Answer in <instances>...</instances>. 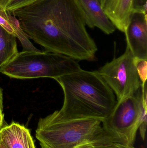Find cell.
Segmentation results:
<instances>
[{
  "label": "cell",
  "mask_w": 147,
  "mask_h": 148,
  "mask_svg": "<svg viewBox=\"0 0 147 148\" xmlns=\"http://www.w3.org/2000/svg\"><path fill=\"white\" fill-rule=\"evenodd\" d=\"M15 15L27 37L46 51L77 61L95 59L97 47L78 0H40L18 9Z\"/></svg>",
  "instance_id": "1"
},
{
  "label": "cell",
  "mask_w": 147,
  "mask_h": 148,
  "mask_svg": "<svg viewBox=\"0 0 147 148\" xmlns=\"http://www.w3.org/2000/svg\"><path fill=\"white\" fill-rule=\"evenodd\" d=\"M62 88L63 106L57 114L65 118L103 121L116 103L115 96L98 71H80L54 79Z\"/></svg>",
  "instance_id": "2"
},
{
  "label": "cell",
  "mask_w": 147,
  "mask_h": 148,
  "mask_svg": "<svg viewBox=\"0 0 147 148\" xmlns=\"http://www.w3.org/2000/svg\"><path fill=\"white\" fill-rule=\"evenodd\" d=\"M103 121L65 118L56 111L39 120L35 136L41 148H94L114 143L127 144L109 132Z\"/></svg>",
  "instance_id": "3"
},
{
  "label": "cell",
  "mask_w": 147,
  "mask_h": 148,
  "mask_svg": "<svg viewBox=\"0 0 147 148\" xmlns=\"http://www.w3.org/2000/svg\"><path fill=\"white\" fill-rule=\"evenodd\" d=\"M76 60L64 55L40 51H22L0 68V73L11 78L55 79L81 70Z\"/></svg>",
  "instance_id": "4"
},
{
  "label": "cell",
  "mask_w": 147,
  "mask_h": 148,
  "mask_svg": "<svg viewBox=\"0 0 147 148\" xmlns=\"http://www.w3.org/2000/svg\"><path fill=\"white\" fill-rule=\"evenodd\" d=\"M109 132L120 137L127 144L133 146L140 130L143 141L147 129V86L135 94L117 101L111 113L102 122Z\"/></svg>",
  "instance_id": "5"
},
{
  "label": "cell",
  "mask_w": 147,
  "mask_h": 148,
  "mask_svg": "<svg viewBox=\"0 0 147 148\" xmlns=\"http://www.w3.org/2000/svg\"><path fill=\"white\" fill-rule=\"evenodd\" d=\"M120 101L136 93L142 86L135 57L129 47L121 56L98 71Z\"/></svg>",
  "instance_id": "6"
},
{
  "label": "cell",
  "mask_w": 147,
  "mask_h": 148,
  "mask_svg": "<svg viewBox=\"0 0 147 148\" xmlns=\"http://www.w3.org/2000/svg\"><path fill=\"white\" fill-rule=\"evenodd\" d=\"M147 13L133 10L124 33L127 46L134 57L147 60Z\"/></svg>",
  "instance_id": "7"
},
{
  "label": "cell",
  "mask_w": 147,
  "mask_h": 148,
  "mask_svg": "<svg viewBox=\"0 0 147 148\" xmlns=\"http://www.w3.org/2000/svg\"><path fill=\"white\" fill-rule=\"evenodd\" d=\"M84 13L86 25L97 27L106 34H113L115 27L110 21L98 0H78Z\"/></svg>",
  "instance_id": "8"
},
{
  "label": "cell",
  "mask_w": 147,
  "mask_h": 148,
  "mask_svg": "<svg viewBox=\"0 0 147 148\" xmlns=\"http://www.w3.org/2000/svg\"><path fill=\"white\" fill-rule=\"evenodd\" d=\"M0 141L6 148H35L29 130L14 122L0 129Z\"/></svg>",
  "instance_id": "9"
},
{
  "label": "cell",
  "mask_w": 147,
  "mask_h": 148,
  "mask_svg": "<svg viewBox=\"0 0 147 148\" xmlns=\"http://www.w3.org/2000/svg\"><path fill=\"white\" fill-rule=\"evenodd\" d=\"M133 0H107L103 9L116 28L124 33L133 10Z\"/></svg>",
  "instance_id": "10"
},
{
  "label": "cell",
  "mask_w": 147,
  "mask_h": 148,
  "mask_svg": "<svg viewBox=\"0 0 147 148\" xmlns=\"http://www.w3.org/2000/svg\"><path fill=\"white\" fill-rule=\"evenodd\" d=\"M16 38L0 26V68L18 53Z\"/></svg>",
  "instance_id": "11"
},
{
  "label": "cell",
  "mask_w": 147,
  "mask_h": 148,
  "mask_svg": "<svg viewBox=\"0 0 147 148\" xmlns=\"http://www.w3.org/2000/svg\"><path fill=\"white\" fill-rule=\"evenodd\" d=\"M17 19L10 12L6 10H0V26L8 33L15 37L16 36V23Z\"/></svg>",
  "instance_id": "12"
},
{
  "label": "cell",
  "mask_w": 147,
  "mask_h": 148,
  "mask_svg": "<svg viewBox=\"0 0 147 148\" xmlns=\"http://www.w3.org/2000/svg\"><path fill=\"white\" fill-rule=\"evenodd\" d=\"M135 65L142 84L146 83L147 80V60H140L135 58Z\"/></svg>",
  "instance_id": "13"
},
{
  "label": "cell",
  "mask_w": 147,
  "mask_h": 148,
  "mask_svg": "<svg viewBox=\"0 0 147 148\" xmlns=\"http://www.w3.org/2000/svg\"><path fill=\"white\" fill-rule=\"evenodd\" d=\"M39 1L40 0H10L6 7V10L11 13L17 9L32 4Z\"/></svg>",
  "instance_id": "14"
},
{
  "label": "cell",
  "mask_w": 147,
  "mask_h": 148,
  "mask_svg": "<svg viewBox=\"0 0 147 148\" xmlns=\"http://www.w3.org/2000/svg\"><path fill=\"white\" fill-rule=\"evenodd\" d=\"M133 10H141L147 13V0H133Z\"/></svg>",
  "instance_id": "15"
},
{
  "label": "cell",
  "mask_w": 147,
  "mask_h": 148,
  "mask_svg": "<svg viewBox=\"0 0 147 148\" xmlns=\"http://www.w3.org/2000/svg\"><path fill=\"white\" fill-rule=\"evenodd\" d=\"M94 148H135L133 146L129 144H122L120 143H114L105 146H100Z\"/></svg>",
  "instance_id": "16"
},
{
  "label": "cell",
  "mask_w": 147,
  "mask_h": 148,
  "mask_svg": "<svg viewBox=\"0 0 147 148\" xmlns=\"http://www.w3.org/2000/svg\"><path fill=\"white\" fill-rule=\"evenodd\" d=\"M10 0H0V10H6V7Z\"/></svg>",
  "instance_id": "17"
},
{
  "label": "cell",
  "mask_w": 147,
  "mask_h": 148,
  "mask_svg": "<svg viewBox=\"0 0 147 148\" xmlns=\"http://www.w3.org/2000/svg\"><path fill=\"white\" fill-rule=\"evenodd\" d=\"M3 93L1 89L0 88V111L3 112Z\"/></svg>",
  "instance_id": "18"
},
{
  "label": "cell",
  "mask_w": 147,
  "mask_h": 148,
  "mask_svg": "<svg viewBox=\"0 0 147 148\" xmlns=\"http://www.w3.org/2000/svg\"><path fill=\"white\" fill-rule=\"evenodd\" d=\"M3 119H4V115L3 114L2 112L0 111V129L2 127L3 124Z\"/></svg>",
  "instance_id": "19"
},
{
  "label": "cell",
  "mask_w": 147,
  "mask_h": 148,
  "mask_svg": "<svg viewBox=\"0 0 147 148\" xmlns=\"http://www.w3.org/2000/svg\"><path fill=\"white\" fill-rule=\"evenodd\" d=\"M106 1L107 0H99V2H100V4H101V6L103 8L104 7Z\"/></svg>",
  "instance_id": "20"
},
{
  "label": "cell",
  "mask_w": 147,
  "mask_h": 148,
  "mask_svg": "<svg viewBox=\"0 0 147 148\" xmlns=\"http://www.w3.org/2000/svg\"><path fill=\"white\" fill-rule=\"evenodd\" d=\"M0 148H6L1 141H0Z\"/></svg>",
  "instance_id": "21"
},
{
  "label": "cell",
  "mask_w": 147,
  "mask_h": 148,
  "mask_svg": "<svg viewBox=\"0 0 147 148\" xmlns=\"http://www.w3.org/2000/svg\"></svg>",
  "instance_id": "22"
},
{
  "label": "cell",
  "mask_w": 147,
  "mask_h": 148,
  "mask_svg": "<svg viewBox=\"0 0 147 148\" xmlns=\"http://www.w3.org/2000/svg\"><path fill=\"white\" fill-rule=\"evenodd\" d=\"M98 1H99V0H98Z\"/></svg>",
  "instance_id": "23"
}]
</instances>
